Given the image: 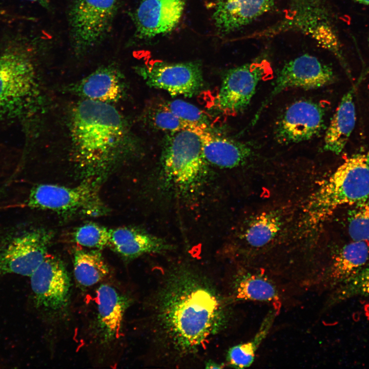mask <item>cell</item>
<instances>
[{
	"label": "cell",
	"instance_id": "1",
	"mask_svg": "<svg viewBox=\"0 0 369 369\" xmlns=\"http://www.w3.org/2000/svg\"><path fill=\"white\" fill-rule=\"evenodd\" d=\"M173 279L163 295L161 317L165 328L182 350L200 345L221 326V303L209 287L192 276Z\"/></svg>",
	"mask_w": 369,
	"mask_h": 369
},
{
	"label": "cell",
	"instance_id": "2",
	"mask_svg": "<svg viewBox=\"0 0 369 369\" xmlns=\"http://www.w3.org/2000/svg\"><path fill=\"white\" fill-rule=\"evenodd\" d=\"M33 50L20 35L0 44V128L31 130L39 95Z\"/></svg>",
	"mask_w": 369,
	"mask_h": 369
},
{
	"label": "cell",
	"instance_id": "3",
	"mask_svg": "<svg viewBox=\"0 0 369 369\" xmlns=\"http://www.w3.org/2000/svg\"><path fill=\"white\" fill-rule=\"evenodd\" d=\"M368 199V153L356 154L345 160L310 196L303 210V225L314 229L341 206Z\"/></svg>",
	"mask_w": 369,
	"mask_h": 369
},
{
	"label": "cell",
	"instance_id": "4",
	"mask_svg": "<svg viewBox=\"0 0 369 369\" xmlns=\"http://www.w3.org/2000/svg\"><path fill=\"white\" fill-rule=\"evenodd\" d=\"M208 165L195 131L186 129L169 133L161 155V185L164 190L181 197L192 195L203 185Z\"/></svg>",
	"mask_w": 369,
	"mask_h": 369
},
{
	"label": "cell",
	"instance_id": "5",
	"mask_svg": "<svg viewBox=\"0 0 369 369\" xmlns=\"http://www.w3.org/2000/svg\"><path fill=\"white\" fill-rule=\"evenodd\" d=\"M72 126L76 143L89 156L110 150L124 134L123 121L117 111L104 102L90 99L76 107Z\"/></svg>",
	"mask_w": 369,
	"mask_h": 369
},
{
	"label": "cell",
	"instance_id": "6",
	"mask_svg": "<svg viewBox=\"0 0 369 369\" xmlns=\"http://www.w3.org/2000/svg\"><path fill=\"white\" fill-rule=\"evenodd\" d=\"M26 205L32 209L66 214L82 212L94 216L107 212L99 196L98 184L94 180H86L74 187L36 185L30 191Z\"/></svg>",
	"mask_w": 369,
	"mask_h": 369
},
{
	"label": "cell",
	"instance_id": "7",
	"mask_svg": "<svg viewBox=\"0 0 369 369\" xmlns=\"http://www.w3.org/2000/svg\"><path fill=\"white\" fill-rule=\"evenodd\" d=\"M118 0H75L69 14L75 49L86 51L98 44L108 32Z\"/></svg>",
	"mask_w": 369,
	"mask_h": 369
},
{
	"label": "cell",
	"instance_id": "8",
	"mask_svg": "<svg viewBox=\"0 0 369 369\" xmlns=\"http://www.w3.org/2000/svg\"><path fill=\"white\" fill-rule=\"evenodd\" d=\"M136 70L147 85L172 96L192 97L204 86L201 65L198 61H156L139 66Z\"/></svg>",
	"mask_w": 369,
	"mask_h": 369
},
{
	"label": "cell",
	"instance_id": "9",
	"mask_svg": "<svg viewBox=\"0 0 369 369\" xmlns=\"http://www.w3.org/2000/svg\"><path fill=\"white\" fill-rule=\"evenodd\" d=\"M52 238L50 231L36 229L10 239L0 250V274L30 277L48 254Z\"/></svg>",
	"mask_w": 369,
	"mask_h": 369
},
{
	"label": "cell",
	"instance_id": "10",
	"mask_svg": "<svg viewBox=\"0 0 369 369\" xmlns=\"http://www.w3.org/2000/svg\"><path fill=\"white\" fill-rule=\"evenodd\" d=\"M268 70L266 64L257 62L228 71L215 98L216 107L221 112L229 115H236L244 110Z\"/></svg>",
	"mask_w": 369,
	"mask_h": 369
},
{
	"label": "cell",
	"instance_id": "11",
	"mask_svg": "<svg viewBox=\"0 0 369 369\" xmlns=\"http://www.w3.org/2000/svg\"><path fill=\"white\" fill-rule=\"evenodd\" d=\"M334 78L331 68L314 56L304 54L290 60L279 71L271 93L262 102L253 124L265 106L282 91L293 88L317 89L332 83Z\"/></svg>",
	"mask_w": 369,
	"mask_h": 369
},
{
	"label": "cell",
	"instance_id": "12",
	"mask_svg": "<svg viewBox=\"0 0 369 369\" xmlns=\"http://www.w3.org/2000/svg\"><path fill=\"white\" fill-rule=\"evenodd\" d=\"M30 277L37 307L57 312L67 306L69 298L70 279L59 259L47 254Z\"/></svg>",
	"mask_w": 369,
	"mask_h": 369
},
{
	"label": "cell",
	"instance_id": "13",
	"mask_svg": "<svg viewBox=\"0 0 369 369\" xmlns=\"http://www.w3.org/2000/svg\"><path fill=\"white\" fill-rule=\"evenodd\" d=\"M324 111L317 103L298 100L285 110L276 124L275 138L280 144H293L311 139L323 128Z\"/></svg>",
	"mask_w": 369,
	"mask_h": 369
},
{
	"label": "cell",
	"instance_id": "14",
	"mask_svg": "<svg viewBox=\"0 0 369 369\" xmlns=\"http://www.w3.org/2000/svg\"><path fill=\"white\" fill-rule=\"evenodd\" d=\"M186 0H141L133 20L137 36L151 39L173 31L183 14Z\"/></svg>",
	"mask_w": 369,
	"mask_h": 369
},
{
	"label": "cell",
	"instance_id": "15",
	"mask_svg": "<svg viewBox=\"0 0 369 369\" xmlns=\"http://www.w3.org/2000/svg\"><path fill=\"white\" fill-rule=\"evenodd\" d=\"M198 135L203 157L208 165L219 168H233L244 163L252 155L247 144L218 135L208 125H195L191 128Z\"/></svg>",
	"mask_w": 369,
	"mask_h": 369
},
{
	"label": "cell",
	"instance_id": "16",
	"mask_svg": "<svg viewBox=\"0 0 369 369\" xmlns=\"http://www.w3.org/2000/svg\"><path fill=\"white\" fill-rule=\"evenodd\" d=\"M273 4V0H217L212 15L214 24L220 33H231L267 12Z\"/></svg>",
	"mask_w": 369,
	"mask_h": 369
},
{
	"label": "cell",
	"instance_id": "17",
	"mask_svg": "<svg viewBox=\"0 0 369 369\" xmlns=\"http://www.w3.org/2000/svg\"><path fill=\"white\" fill-rule=\"evenodd\" d=\"M369 259L368 242L353 241L336 254L321 276L324 286L333 291L358 272Z\"/></svg>",
	"mask_w": 369,
	"mask_h": 369
},
{
	"label": "cell",
	"instance_id": "18",
	"mask_svg": "<svg viewBox=\"0 0 369 369\" xmlns=\"http://www.w3.org/2000/svg\"><path fill=\"white\" fill-rule=\"evenodd\" d=\"M118 254L134 258L149 253H159L171 249L165 239L143 229L120 227L110 230L109 244Z\"/></svg>",
	"mask_w": 369,
	"mask_h": 369
},
{
	"label": "cell",
	"instance_id": "19",
	"mask_svg": "<svg viewBox=\"0 0 369 369\" xmlns=\"http://www.w3.org/2000/svg\"><path fill=\"white\" fill-rule=\"evenodd\" d=\"M98 321L103 338L106 340L118 338L127 308L125 298L112 286L101 284L96 292Z\"/></svg>",
	"mask_w": 369,
	"mask_h": 369
},
{
	"label": "cell",
	"instance_id": "20",
	"mask_svg": "<svg viewBox=\"0 0 369 369\" xmlns=\"http://www.w3.org/2000/svg\"><path fill=\"white\" fill-rule=\"evenodd\" d=\"M234 291L238 300L271 303L279 314L281 301L275 283L262 273L243 271L236 277Z\"/></svg>",
	"mask_w": 369,
	"mask_h": 369
},
{
	"label": "cell",
	"instance_id": "21",
	"mask_svg": "<svg viewBox=\"0 0 369 369\" xmlns=\"http://www.w3.org/2000/svg\"><path fill=\"white\" fill-rule=\"evenodd\" d=\"M356 113L352 91L342 97L324 137V149L339 154L346 145L354 128Z\"/></svg>",
	"mask_w": 369,
	"mask_h": 369
},
{
	"label": "cell",
	"instance_id": "22",
	"mask_svg": "<svg viewBox=\"0 0 369 369\" xmlns=\"http://www.w3.org/2000/svg\"><path fill=\"white\" fill-rule=\"evenodd\" d=\"M119 73L114 67H102L83 79L78 90L87 99L104 102L115 101L123 93Z\"/></svg>",
	"mask_w": 369,
	"mask_h": 369
},
{
	"label": "cell",
	"instance_id": "23",
	"mask_svg": "<svg viewBox=\"0 0 369 369\" xmlns=\"http://www.w3.org/2000/svg\"><path fill=\"white\" fill-rule=\"evenodd\" d=\"M74 273L81 285L90 286L105 278L109 268L97 250H77L74 255Z\"/></svg>",
	"mask_w": 369,
	"mask_h": 369
},
{
	"label": "cell",
	"instance_id": "24",
	"mask_svg": "<svg viewBox=\"0 0 369 369\" xmlns=\"http://www.w3.org/2000/svg\"><path fill=\"white\" fill-rule=\"evenodd\" d=\"M278 314L273 308L263 319L259 330L250 341L231 347L227 354L229 364L235 368L250 366L254 362L256 352L266 337Z\"/></svg>",
	"mask_w": 369,
	"mask_h": 369
},
{
	"label": "cell",
	"instance_id": "25",
	"mask_svg": "<svg viewBox=\"0 0 369 369\" xmlns=\"http://www.w3.org/2000/svg\"><path fill=\"white\" fill-rule=\"evenodd\" d=\"M282 225L281 216L277 212H264L252 219L244 232L243 237L251 247H262L276 236Z\"/></svg>",
	"mask_w": 369,
	"mask_h": 369
},
{
	"label": "cell",
	"instance_id": "26",
	"mask_svg": "<svg viewBox=\"0 0 369 369\" xmlns=\"http://www.w3.org/2000/svg\"><path fill=\"white\" fill-rule=\"evenodd\" d=\"M369 296V263L344 283L332 291L330 305L359 296Z\"/></svg>",
	"mask_w": 369,
	"mask_h": 369
},
{
	"label": "cell",
	"instance_id": "27",
	"mask_svg": "<svg viewBox=\"0 0 369 369\" xmlns=\"http://www.w3.org/2000/svg\"><path fill=\"white\" fill-rule=\"evenodd\" d=\"M110 230L96 223L85 224L74 233L75 241L79 245L96 250L109 244Z\"/></svg>",
	"mask_w": 369,
	"mask_h": 369
},
{
	"label": "cell",
	"instance_id": "28",
	"mask_svg": "<svg viewBox=\"0 0 369 369\" xmlns=\"http://www.w3.org/2000/svg\"><path fill=\"white\" fill-rule=\"evenodd\" d=\"M348 216V234L353 241L369 242V199L354 204Z\"/></svg>",
	"mask_w": 369,
	"mask_h": 369
},
{
	"label": "cell",
	"instance_id": "29",
	"mask_svg": "<svg viewBox=\"0 0 369 369\" xmlns=\"http://www.w3.org/2000/svg\"><path fill=\"white\" fill-rule=\"evenodd\" d=\"M149 117L154 127L169 133L190 129L195 125L181 119L165 108L161 103L152 108Z\"/></svg>",
	"mask_w": 369,
	"mask_h": 369
},
{
	"label": "cell",
	"instance_id": "30",
	"mask_svg": "<svg viewBox=\"0 0 369 369\" xmlns=\"http://www.w3.org/2000/svg\"><path fill=\"white\" fill-rule=\"evenodd\" d=\"M162 105L181 119L190 124L208 125V120L203 112L195 105L180 99L167 100Z\"/></svg>",
	"mask_w": 369,
	"mask_h": 369
},
{
	"label": "cell",
	"instance_id": "31",
	"mask_svg": "<svg viewBox=\"0 0 369 369\" xmlns=\"http://www.w3.org/2000/svg\"><path fill=\"white\" fill-rule=\"evenodd\" d=\"M223 365L214 362L212 361H209L206 364V367L207 368H223Z\"/></svg>",
	"mask_w": 369,
	"mask_h": 369
},
{
	"label": "cell",
	"instance_id": "32",
	"mask_svg": "<svg viewBox=\"0 0 369 369\" xmlns=\"http://www.w3.org/2000/svg\"><path fill=\"white\" fill-rule=\"evenodd\" d=\"M11 17H12V15H11L9 13H8L7 11L0 8V19L10 18Z\"/></svg>",
	"mask_w": 369,
	"mask_h": 369
},
{
	"label": "cell",
	"instance_id": "33",
	"mask_svg": "<svg viewBox=\"0 0 369 369\" xmlns=\"http://www.w3.org/2000/svg\"><path fill=\"white\" fill-rule=\"evenodd\" d=\"M38 3V4H40L42 6L47 8L49 5V2L48 0H26Z\"/></svg>",
	"mask_w": 369,
	"mask_h": 369
},
{
	"label": "cell",
	"instance_id": "34",
	"mask_svg": "<svg viewBox=\"0 0 369 369\" xmlns=\"http://www.w3.org/2000/svg\"><path fill=\"white\" fill-rule=\"evenodd\" d=\"M356 2H357L359 4L366 5H369V0H353Z\"/></svg>",
	"mask_w": 369,
	"mask_h": 369
},
{
	"label": "cell",
	"instance_id": "35",
	"mask_svg": "<svg viewBox=\"0 0 369 369\" xmlns=\"http://www.w3.org/2000/svg\"><path fill=\"white\" fill-rule=\"evenodd\" d=\"M368 155H369V153H368Z\"/></svg>",
	"mask_w": 369,
	"mask_h": 369
}]
</instances>
